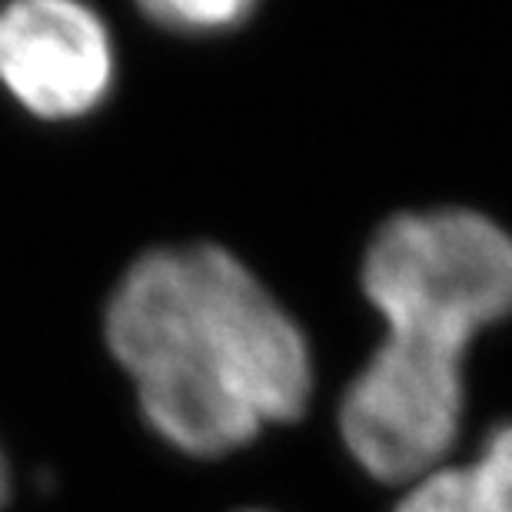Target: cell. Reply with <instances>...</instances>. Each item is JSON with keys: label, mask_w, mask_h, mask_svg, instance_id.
Returning a JSON list of instances; mask_svg holds the SVG:
<instances>
[{"label": "cell", "mask_w": 512, "mask_h": 512, "mask_svg": "<svg viewBox=\"0 0 512 512\" xmlns=\"http://www.w3.org/2000/svg\"><path fill=\"white\" fill-rule=\"evenodd\" d=\"M117 47L107 20L77 0L0 7V87L30 117L67 124L107 104Z\"/></svg>", "instance_id": "obj_3"}, {"label": "cell", "mask_w": 512, "mask_h": 512, "mask_svg": "<svg viewBox=\"0 0 512 512\" xmlns=\"http://www.w3.org/2000/svg\"><path fill=\"white\" fill-rule=\"evenodd\" d=\"M360 286L383 340L340 396V436L363 473L406 486L453 453L466 353L512 316V233L469 207L406 210L363 250Z\"/></svg>", "instance_id": "obj_2"}, {"label": "cell", "mask_w": 512, "mask_h": 512, "mask_svg": "<svg viewBox=\"0 0 512 512\" xmlns=\"http://www.w3.org/2000/svg\"><path fill=\"white\" fill-rule=\"evenodd\" d=\"M247 0H150L140 14L173 34H223L253 17Z\"/></svg>", "instance_id": "obj_5"}, {"label": "cell", "mask_w": 512, "mask_h": 512, "mask_svg": "<svg viewBox=\"0 0 512 512\" xmlns=\"http://www.w3.org/2000/svg\"><path fill=\"white\" fill-rule=\"evenodd\" d=\"M104 340L153 433L197 459L296 423L313 399L306 333L220 243L140 253L107 300Z\"/></svg>", "instance_id": "obj_1"}, {"label": "cell", "mask_w": 512, "mask_h": 512, "mask_svg": "<svg viewBox=\"0 0 512 512\" xmlns=\"http://www.w3.org/2000/svg\"><path fill=\"white\" fill-rule=\"evenodd\" d=\"M247 512H260V509H247Z\"/></svg>", "instance_id": "obj_7"}, {"label": "cell", "mask_w": 512, "mask_h": 512, "mask_svg": "<svg viewBox=\"0 0 512 512\" xmlns=\"http://www.w3.org/2000/svg\"><path fill=\"white\" fill-rule=\"evenodd\" d=\"M393 512H512V423L496 426L469 463H439L403 486Z\"/></svg>", "instance_id": "obj_4"}, {"label": "cell", "mask_w": 512, "mask_h": 512, "mask_svg": "<svg viewBox=\"0 0 512 512\" xmlns=\"http://www.w3.org/2000/svg\"><path fill=\"white\" fill-rule=\"evenodd\" d=\"M4 496H7V469H4V456H0V506H4Z\"/></svg>", "instance_id": "obj_6"}]
</instances>
